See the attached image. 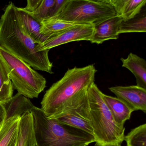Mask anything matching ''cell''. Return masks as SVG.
Masks as SVG:
<instances>
[{
	"instance_id": "484cf974",
	"label": "cell",
	"mask_w": 146,
	"mask_h": 146,
	"mask_svg": "<svg viewBox=\"0 0 146 146\" xmlns=\"http://www.w3.org/2000/svg\"><path fill=\"white\" fill-rule=\"evenodd\" d=\"M103 146H121V144H111V145H105Z\"/></svg>"
},
{
	"instance_id": "30bf717a",
	"label": "cell",
	"mask_w": 146,
	"mask_h": 146,
	"mask_svg": "<svg viewBox=\"0 0 146 146\" xmlns=\"http://www.w3.org/2000/svg\"><path fill=\"white\" fill-rule=\"evenodd\" d=\"M102 96L116 122L120 126H124L125 123L130 119L133 111L117 97L109 96L103 93Z\"/></svg>"
},
{
	"instance_id": "7c38bea8",
	"label": "cell",
	"mask_w": 146,
	"mask_h": 146,
	"mask_svg": "<svg viewBox=\"0 0 146 146\" xmlns=\"http://www.w3.org/2000/svg\"><path fill=\"white\" fill-rule=\"evenodd\" d=\"M123 67L129 70L135 76L136 86L146 89V61L135 54L130 53L127 58H121Z\"/></svg>"
},
{
	"instance_id": "8fae6325",
	"label": "cell",
	"mask_w": 146,
	"mask_h": 146,
	"mask_svg": "<svg viewBox=\"0 0 146 146\" xmlns=\"http://www.w3.org/2000/svg\"><path fill=\"white\" fill-rule=\"evenodd\" d=\"M6 113L5 120L13 117H20L31 112L34 107L29 98L19 93L5 103L2 104Z\"/></svg>"
},
{
	"instance_id": "603a6c76",
	"label": "cell",
	"mask_w": 146,
	"mask_h": 146,
	"mask_svg": "<svg viewBox=\"0 0 146 146\" xmlns=\"http://www.w3.org/2000/svg\"><path fill=\"white\" fill-rule=\"evenodd\" d=\"M109 3L116 11L118 15H121L124 5L128 0H103Z\"/></svg>"
},
{
	"instance_id": "4fadbf2b",
	"label": "cell",
	"mask_w": 146,
	"mask_h": 146,
	"mask_svg": "<svg viewBox=\"0 0 146 146\" xmlns=\"http://www.w3.org/2000/svg\"><path fill=\"white\" fill-rule=\"evenodd\" d=\"M36 145L33 118L31 112L21 116L19 124V134L15 146H32Z\"/></svg>"
},
{
	"instance_id": "e0dca14e",
	"label": "cell",
	"mask_w": 146,
	"mask_h": 146,
	"mask_svg": "<svg viewBox=\"0 0 146 146\" xmlns=\"http://www.w3.org/2000/svg\"><path fill=\"white\" fill-rule=\"evenodd\" d=\"M41 34L49 38L73 26L75 24L53 18H48L41 22Z\"/></svg>"
},
{
	"instance_id": "ffe728a7",
	"label": "cell",
	"mask_w": 146,
	"mask_h": 146,
	"mask_svg": "<svg viewBox=\"0 0 146 146\" xmlns=\"http://www.w3.org/2000/svg\"><path fill=\"white\" fill-rule=\"evenodd\" d=\"M146 4V0H128L123 7L121 16L123 20L131 19L141 12Z\"/></svg>"
},
{
	"instance_id": "83f0119b",
	"label": "cell",
	"mask_w": 146,
	"mask_h": 146,
	"mask_svg": "<svg viewBox=\"0 0 146 146\" xmlns=\"http://www.w3.org/2000/svg\"><path fill=\"white\" fill-rule=\"evenodd\" d=\"M32 146H36V145H34Z\"/></svg>"
},
{
	"instance_id": "4316f807",
	"label": "cell",
	"mask_w": 146,
	"mask_h": 146,
	"mask_svg": "<svg viewBox=\"0 0 146 146\" xmlns=\"http://www.w3.org/2000/svg\"><path fill=\"white\" fill-rule=\"evenodd\" d=\"M97 1H103V0H97Z\"/></svg>"
},
{
	"instance_id": "7a4b0ae2",
	"label": "cell",
	"mask_w": 146,
	"mask_h": 146,
	"mask_svg": "<svg viewBox=\"0 0 146 146\" xmlns=\"http://www.w3.org/2000/svg\"><path fill=\"white\" fill-rule=\"evenodd\" d=\"M10 2L0 19V46L29 64L35 70L53 74L49 50L39 51L40 44L33 39L25 30L16 11Z\"/></svg>"
},
{
	"instance_id": "ac0fdd59",
	"label": "cell",
	"mask_w": 146,
	"mask_h": 146,
	"mask_svg": "<svg viewBox=\"0 0 146 146\" xmlns=\"http://www.w3.org/2000/svg\"><path fill=\"white\" fill-rule=\"evenodd\" d=\"M14 88L9 76L0 62V103L3 104L13 97Z\"/></svg>"
},
{
	"instance_id": "9a60e30c",
	"label": "cell",
	"mask_w": 146,
	"mask_h": 146,
	"mask_svg": "<svg viewBox=\"0 0 146 146\" xmlns=\"http://www.w3.org/2000/svg\"><path fill=\"white\" fill-rule=\"evenodd\" d=\"M17 14L28 35L39 43H43L48 38L40 32L41 23L30 15L23 8L16 7Z\"/></svg>"
},
{
	"instance_id": "cb8c5ba5",
	"label": "cell",
	"mask_w": 146,
	"mask_h": 146,
	"mask_svg": "<svg viewBox=\"0 0 146 146\" xmlns=\"http://www.w3.org/2000/svg\"><path fill=\"white\" fill-rule=\"evenodd\" d=\"M42 0H27V5L23 8L25 11H32L35 10L40 4Z\"/></svg>"
},
{
	"instance_id": "52a82bcc",
	"label": "cell",
	"mask_w": 146,
	"mask_h": 146,
	"mask_svg": "<svg viewBox=\"0 0 146 146\" xmlns=\"http://www.w3.org/2000/svg\"><path fill=\"white\" fill-rule=\"evenodd\" d=\"M94 26L92 24H75L64 31L47 38L39 47V51L51 49L71 42L91 40Z\"/></svg>"
},
{
	"instance_id": "d6986e66",
	"label": "cell",
	"mask_w": 146,
	"mask_h": 146,
	"mask_svg": "<svg viewBox=\"0 0 146 146\" xmlns=\"http://www.w3.org/2000/svg\"><path fill=\"white\" fill-rule=\"evenodd\" d=\"M127 146H146V124H142L131 130L125 136Z\"/></svg>"
},
{
	"instance_id": "3957f363",
	"label": "cell",
	"mask_w": 146,
	"mask_h": 146,
	"mask_svg": "<svg viewBox=\"0 0 146 146\" xmlns=\"http://www.w3.org/2000/svg\"><path fill=\"white\" fill-rule=\"evenodd\" d=\"M31 112L36 146H87L95 142L93 135L57 119H49L41 108L34 106Z\"/></svg>"
},
{
	"instance_id": "9c48e42d",
	"label": "cell",
	"mask_w": 146,
	"mask_h": 146,
	"mask_svg": "<svg viewBox=\"0 0 146 146\" xmlns=\"http://www.w3.org/2000/svg\"><path fill=\"white\" fill-rule=\"evenodd\" d=\"M123 19L121 15H117L93 25L94 31L90 42L99 44L108 40L118 39Z\"/></svg>"
},
{
	"instance_id": "2e32d148",
	"label": "cell",
	"mask_w": 146,
	"mask_h": 146,
	"mask_svg": "<svg viewBox=\"0 0 146 146\" xmlns=\"http://www.w3.org/2000/svg\"><path fill=\"white\" fill-rule=\"evenodd\" d=\"M146 15L145 10L141 11L131 19L122 21L119 28V34L131 33H145Z\"/></svg>"
},
{
	"instance_id": "44dd1931",
	"label": "cell",
	"mask_w": 146,
	"mask_h": 146,
	"mask_svg": "<svg viewBox=\"0 0 146 146\" xmlns=\"http://www.w3.org/2000/svg\"><path fill=\"white\" fill-rule=\"evenodd\" d=\"M55 0H42L37 7L32 11H26L30 15L38 21L47 19L54 5Z\"/></svg>"
},
{
	"instance_id": "7402d4cb",
	"label": "cell",
	"mask_w": 146,
	"mask_h": 146,
	"mask_svg": "<svg viewBox=\"0 0 146 146\" xmlns=\"http://www.w3.org/2000/svg\"><path fill=\"white\" fill-rule=\"evenodd\" d=\"M68 1L69 0H55L54 6L50 12L48 18H52L58 14Z\"/></svg>"
},
{
	"instance_id": "d4e9b609",
	"label": "cell",
	"mask_w": 146,
	"mask_h": 146,
	"mask_svg": "<svg viewBox=\"0 0 146 146\" xmlns=\"http://www.w3.org/2000/svg\"><path fill=\"white\" fill-rule=\"evenodd\" d=\"M6 113L2 104L0 103V129L5 121Z\"/></svg>"
},
{
	"instance_id": "6da1fadb",
	"label": "cell",
	"mask_w": 146,
	"mask_h": 146,
	"mask_svg": "<svg viewBox=\"0 0 146 146\" xmlns=\"http://www.w3.org/2000/svg\"><path fill=\"white\" fill-rule=\"evenodd\" d=\"M97 72L93 64L69 69L44 95L41 109L46 117L56 119L79 106L94 83Z\"/></svg>"
},
{
	"instance_id": "277c9868",
	"label": "cell",
	"mask_w": 146,
	"mask_h": 146,
	"mask_svg": "<svg viewBox=\"0 0 146 146\" xmlns=\"http://www.w3.org/2000/svg\"><path fill=\"white\" fill-rule=\"evenodd\" d=\"M103 93L95 82L87 92V118L92 127L95 146L121 144L124 141L125 127L114 120L104 101Z\"/></svg>"
},
{
	"instance_id": "5b68a950",
	"label": "cell",
	"mask_w": 146,
	"mask_h": 146,
	"mask_svg": "<svg viewBox=\"0 0 146 146\" xmlns=\"http://www.w3.org/2000/svg\"><path fill=\"white\" fill-rule=\"evenodd\" d=\"M0 62L13 88L28 98H37L46 87L45 78L25 62L0 46Z\"/></svg>"
},
{
	"instance_id": "ba28073f",
	"label": "cell",
	"mask_w": 146,
	"mask_h": 146,
	"mask_svg": "<svg viewBox=\"0 0 146 146\" xmlns=\"http://www.w3.org/2000/svg\"><path fill=\"white\" fill-rule=\"evenodd\" d=\"M109 89L133 111L141 110L146 113V89L136 85L117 86Z\"/></svg>"
},
{
	"instance_id": "8992f818",
	"label": "cell",
	"mask_w": 146,
	"mask_h": 146,
	"mask_svg": "<svg viewBox=\"0 0 146 146\" xmlns=\"http://www.w3.org/2000/svg\"><path fill=\"white\" fill-rule=\"evenodd\" d=\"M118 15L104 1L69 0L60 13L52 18L75 24L94 25Z\"/></svg>"
},
{
	"instance_id": "5bb4252c",
	"label": "cell",
	"mask_w": 146,
	"mask_h": 146,
	"mask_svg": "<svg viewBox=\"0 0 146 146\" xmlns=\"http://www.w3.org/2000/svg\"><path fill=\"white\" fill-rule=\"evenodd\" d=\"M20 118L16 116L4 121L0 129V146H16Z\"/></svg>"
}]
</instances>
